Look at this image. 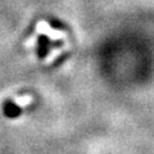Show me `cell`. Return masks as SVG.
I'll return each mask as SVG.
<instances>
[{
    "label": "cell",
    "instance_id": "obj_2",
    "mask_svg": "<svg viewBox=\"0 0 154 154\" xmlns=\"http://www.w3.org/2000/svg\"><path fill=\"white\" fill-rule=\"evenodd\" d=\"M50 45H53V44H51V41L49 40L48 36L41 35L40 37H38V49H37L38 58H44L48 54V49H49Z\"/></svg>",
    "mask_w": 154,
    "mask_h": 154
},
{
    "label": "cell",
    "instance_id": "obj_1",
    "mask_svg": "<svg viewBox=\"0 0 154 154\" xmlns=\"http://www.w3.org/2000/svg\"><path fill=\"white\" fill-rule=\"evenodd\" d=\"M22 113V108L16 105L11 100H7L5 104H4V114L7 116L8 118H16L19 114Z\"/></svg>",
    "mask_w": 154,
    "mask_h": 154
}]
</instances>
